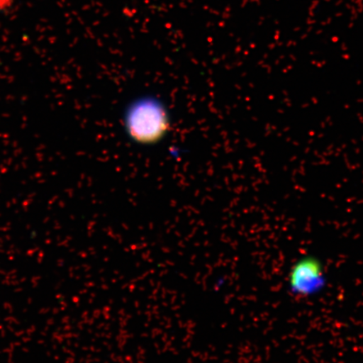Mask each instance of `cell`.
<instances>
[{"instance_id": "6da1fadb", "label": "cell", "mask_w": 363, "mask_h": 363, "mask_svg": "<svg viewBox=\"0 0 363 363\" xmlns=\"http://www.w3.org/2000/svg\"><path fill=\"white\" fill-rule=\"evenodd\" d=\"M123 126L131 142L140 146H154L169 135V112L160 99L153 95H143L126 106Z\"/></svg>"}, {"instance_id": "7a4b0ae2", "label": "cell", "mask_w": 363, "mask_h": 363, "mask_svg": "<svg viewBox=\"0 0 363 363\" xmlns=\"http://www.w3.org/2000/svg\"><path fill=\"white\" fill-rule=\"evenodd\" d=\"M326 284L323 263L315 256L299 258L289 271L288 287L294 296L314 297L323 291Z\"/></svg>"}]
</instances>
